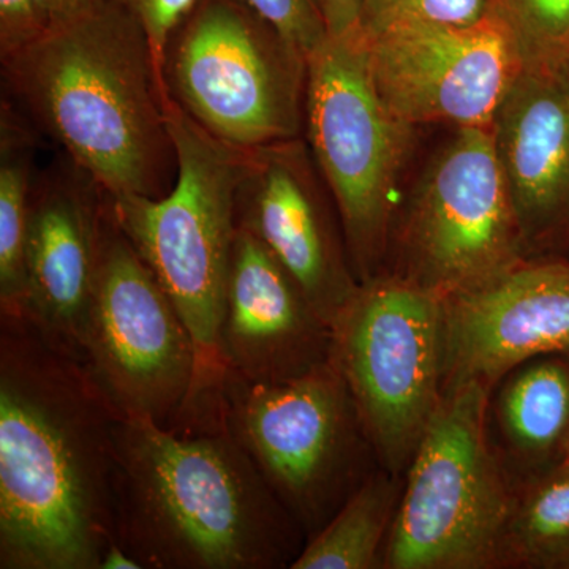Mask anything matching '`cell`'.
<instances>
[{"mask_svg": "<svg viewBox=\"0 0 569 569\" xmlns=\"http://www.w3.org/2000/svg\"><path fill=\"white\" fill-rule=\"evenodd\" d=\"M492 129L523 244L569 258V61H523Z\"/></svg>", "mask_w": 569, "mask_h": 569, "instance_id": "2e32d148", "label": "cell"}, {"mask_svg": "<svg viewBox=\"0 0 569 569\" xmlns=\"http://www.w3.org/2000/svg\"><path fill=\"white\" fill-rule=\"evenodd\" d=\"M171 99L201 129L239 149L298 140L307 58L239 0H200L164 54Z\"/></svg>", "mask_w": 569, "mask_h": 569, "instance_id": "8992f818", "label": "cell"}, {"mask_svg": "<svg viewBox=\"0 0 569 569\" xmlns=\"http://www.w3.org/2000/svg\"><path fill=\"white\" fill-rule=\"evenodd\" d=\"M523 61H569V0H505Z\"/></svg>", "mask_w": 569, "mask_h": 569, "instance_id": "7402d4cb", "label": "cell"}, {"mask_svg": "<svg viewBox=\"0 0 569 569\" xmlns=\"http://www.w3.org/2000/svg\"><path fill=\"white\" fill-rule=\"evenodd\" d=\"M329 39H343L361 32L367 0H316Z\"/></svg>", "mask_w": 569, "mask_h": 569, "instance_id": "4316f807", "label": "cell"}, {"mask_svg": "<svg viewBox=\"0 0 569 569\" xmlns=\"http://www.w3.org/2000/svg\"><path fill=\"white\" fill-rule=\"evenodd\" d=\"M497 11L493 0H367L361 29L389 21L466 28L488 20Z\"/></svg>", "mask_w": 569, "mask_h": 569, "instance_id": "603a6c76", "label": "cell"}, {"mask_svg": "<svg viewBox=\"0 0 569 569\" xmlns=\"http://www.w3.org/2000/svg\"><path fill=\"white\" fill-rule=\"evenodd\" d=\"M395 503L396 488L389 479L366 478L323 529L307 539L290 568H376Z\"/></svg>", "mask_w": 569, "mask_h": 569, "instance_id": "ffe728a7", "label": "cell"}, {"mask_svg": "<svg viewBox=\"0 0 569 569\" xmlns=\"http://www.w3.org/2000/svg\"><path fill=\"white\" fill-rule=\"evenodd\" d=\"M332 361L377 455L406 466L443 396V299L411 279L366 280L332 325Z\"/></svg>", "mask_w": 569, "mask_h": 569, "instance_id": "ba28073f", "label": "cell"}, {"mask_svg": "<svg viewBox=\"0 0 569 569\" xmlns=\"http://www.w3.org/2000/svg\"><path fill=\"white\" fill-rule=\"evenodd\" d=\"M84 366L126 418L163 429L186 425L197 387L193 337L137 252L107 197Z\"/></svg>", "mask_w": 569, "mask_h": 569, "instance_id": "30bf717a", "label": "cell"}, {"mask_svg": "<svg viewBox=\"0 0 569 569\" xmlns=\"http://www.w3.org/2000/svg\"><path fill=\"white\" fill-rule=\"evenodd\" d=\"M33 138L11 103L0 116V316L21 317L26 301V228Z\"/></svg>", "mask_w": 569, "mask_h": 569, "instance_id": "d6986e66", "label": "cell"}, {"mask_svg": "<svg viewBox=\"0 0 569 569\" xmlns=\"http://www.w3.org/2000/svg\"><path fill=\"white\" fill-rule=\"evenodd\" d=\"M116 531L142 569L290 568L305 542L223 418L116 427Z\"/></svg>", "mask_w": 569, "mask_h": 569, "instance_id": "7a4b0ae2", "label": "cell"}, {"mask_svg": "<svg viewBox=\"0 0 569 569\" xmlns=\"http://www.w3.org/2000/svg\"><path fill=\"white\" fill-rule=\"evenodd\" d=\"M306 123L351 268L359 283L366 282L383 257L413 126L378 92L361 33L328 37L307 59Z\"/></svg>", "mask_w": 569, "mask_h": 569, "instance_id": "52a82bcc", "label": "cell"}, {"mask_svg": "<svg viewBox=\"0 0 569 569\" xmlns=\"http://www.w3.org/2000/svg\"><path fill=\"white\" fill-rule=\"evenodd\" d=\"M359 33L378 92L411 126L492 127L523 66L503 10L466 28L389 21Z\"/></svg>", "mask_w": 569, "mask_h": 569, "instance_id": "8fae6325", "label": "cell"}, {"mask_svg": "<svg viewBox=\"0 0 569 569\" xmlns=\"http://www.w3.org/2000/svg\"><path fill=\"white\" fill-rule=\"evenodd\" d=\"M408 244L411 280L440 298L467 290L520 261L523 246L492 127H463L421 183Z\"/></svg>", "mask_w": 569, "mask_h": 569, "instance_id": "7c38bea8", "label": "cell"}, {"mask_svg": "<svg viewBox=\"0 0 569 569\" xmlns=\"http://www.w3.org/2000/svg\"><path fill=\"white\" fill-rule=\"evenodd\" d=\"M443 299L445 380L489 385L512 367L569 355V258L511 266Z\"/></svg>", "mask_w": 569, "mask_h": 569, "instance_id": "5bb4252c", "label": "cell"}, {"mask_svg": "<svg viewBox=\"0 0 569 569\" xmlns=\"http://www.w3.org/2000/svg\"><path fill=\"white\" fill-rule=\"evenodd\" d=\"M36 2L51 28V26L84 17V14L100 9L110 0H36Z\"/></svg>", "mask_w": 569, "mask_h": 569, "instance_id": "83f0119b", "label": "cell"}, {"mask_svg": "<svg viewBox=\"0 0 569 569\" xmlns=\"http://www.w3.org/2000/svg\"><path fill=\"white\" fill-rule=\"evenodd\" d=\"M488 385H447L411 458L385 567L479 569L501 561L512 505L486 438Z\"/></svg>", "mask_w": 569, "mask_h": 569, "instance_id": "5b68a950", "label": "cell"}, {"mask_svg": "<svg viewBox=\"0 0 569 569\" xmlns=\"http://www.w3.org/2000/svg\"><path fill=\"white\" fill-rule=\"evenodd\" d=\"M99 569H142L140 561L134 559L121 542L116 539L104 550Z\"/></svg>", "mask_w": 569, "mask_h": 569, "instance_id": "f1b7e54d", "label": "cell"}, {"mask_svg": "<svg viewBox=\"0 0 569 569\" xmlns=\"http://www.w3.org/2000/svg\"><path fill=\"white\" fill-rule=\"evenodd\" d=\"M50 29L36 0H0V59L31 47Z\"/></svg>", "mask_w": 569, "mask_h": 569, "instance_id": "484cf974", "label": "cell"}, {"mask_svg": "<svg viewBox=\"0 0 569 569\" xmlns=\"http://www.w3.org/2000/svg\"><path fill=\"white\" fill-rule=\"evenodd\" d=\"M307 156L298 140L247 149L236 224L272 253L332 328L361 283Z\"/></svg>", "mask_w": 569, "mask_h": 569, "instance_id": "4fadbf2b", "label": "cell"}, {"mask_svg": "<svg viewBox=\"0 0 569 569\" xmlns=\"http://www.w3.org/2000/svg\"><path fill=\"white\" fill-rule=\"evenodd\" d=\"M309 59L328 40L316 0H239Z\"/></svg>", "mask_w": 569, "mask_h": 569, "instance_id": "cb8c5ba5", "label": "cell"}, {"mask_svg": "<svg viewBox=\"0 0 569 569\" xmlns=\"http://www.w3.org/2000/svg\"><path fill=\"white\" fill-rule=\"evenodd\" d=\"M2 71L22 110L104 194L157 198L171 189L170 96L148 33L121 3L51 26Z\"/></svg>", "mask_w": 569, "mask_h": 569, "instance_id": "3957f363", "label": "cell"}, {"mask_svg": "<svg viewBox=\"0 0 569 569\" xmlns=\"http://www.w3.org/2000/svg\"><path fill=\"white\" fill-rule=\"evenodd\" d=\"M505 432L535 466H556L569 441V361L560 355L531 362L500 397Z\"/></svg>", "mask_w": 569, "mask_h": 569, "instance_id": "ac0fdd59", "label": "cell"}, {"mask_svg": "<svg viewBox=\"0 0 569 569\" xmlns=\"http://www.w3.org/2000/svg\"><path fill=\"white\" fill-rule=\"evenodd\" d=\"M121 417L84 362L0 316V569H99Z\"/></svg>", "mask_w": 569, "mask_h": 569, "instance_id": "6da1fadb", "label": "cell"}, {"mask_svg": "<svg viewBox=\"0 0 569 569\" xmlns=\"http://www.w3.org/2000/svg\"><path fill=\"white\" fill-rule=\"evenodd\" d=\"M503 557L527 567L569 569V463L542 470L512 507Z\"/></svg>", "mask_w": 569, "mask_h": 569, "instance_id": "44dd1931", "label": "cell"}, {"mask_svg": "<svg viewBox=\"0 0 569 569\" xmlns=\"http://www.w3.org/2000/svg\"><path fill=\"white\" fill-rule=\"evenodd\" d=\"M561 462L569 463V441L567 448H565L563 458H561Z\"/></svg>", "mask_w": 569, "mask_h": 569, "instance_id": "f546056e", "label": "cell"}, {"mask_svg": "<svg viewBox=\"0 0 569 569\" xmlns=\"http://www.w3.org/2000/svg\"><path fill=\"white\" fill-rule=\"evenodd\" d=\"M164 114L176 153L171 189L157 198L107 197L119 227L193 337L198 370L190 413H203L223 402L219 329L238 233L236 192L247 149L213 138L171 97Z\"/></svg>", "mask_w": 569, "mask_h": 569, "instance_id": "277c9868", "label": "cell"}, {"mask_svg": "<svg viewBox=\"0 0 569 569\" xmlns=\"http://www.w3.org/2000/svg\"><path fill=\"white\" fill-rule=\"evenodd\" d=\"M116 2L126 7L141 22L151 41L157 69L163 77L168 43L200 0H116Z\"/></svg>", "mask_w": 569, "mask_h": 569, "instance_id": "d4e9b609", "label": "cell"}, {"mask_svg": "<svg viewBox=\"0 0 569 569\" xmlns=\"http://www.w3.org/2000/svg\"><path fill=\"white\" fill-rule=\"evenodd\" d=\"M224 369L252 383H282L332 359V328L258 239L236 233L219 329Z\"/></svg>", "mask_w": 569, "mask_h": 569, "instance_id": "e0dca14e", "label": "cell"}, {"mask_svg": "<svg viewBox=\"0 0 569 569\" xmlns=\"http://www.w3.org/2000/svg\"><path fill=\"white\" fill-rule=\"evenodd\" d=\"M104 208L107 194L73 163L52 167L32 183L21 317L81 362Z\"/></svg>", "mask_w": 569, "mask_h": 569, "instance_id": "9a60e30c", "label": "cell"}, {"mask_svg": "<svg viewBox=\"0 0 569 569\" xmlns=\"http://www.w3.org/2000/svg\"><path fill=\"white\" fill-rule=\"evenodd\" d=\"M223 415L307 539L361 485H356L361 419L332 359L282 383H252L224 369Z\"/></svg>", "mask_w": 569, "mask_h": 569, "instance_id": "9c48e42d", "label": "cell"}]
</instances>
